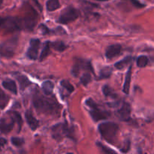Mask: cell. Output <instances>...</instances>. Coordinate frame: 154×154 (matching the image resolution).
<instances>
[{
  "label": "cell",
  "instance_id": "cell-1",
  "mask_svg": "<svg viewBox=\"0 0 154 154\" xmlns=\"http://www.w3.org/2000/svg\"><path fill=\"white\" fill-rule=\"evenodd\" d=\"M32 103L36 111L46 115H59L61 105L53 98H48L41 95L38 92L33 96Z\"/></svg>",
  "mask_w": 154,
  "mask_h": 154
},
{
  "label": "cell",
  "instance_id": "cell-2",
  "mask_svg": "<svg viewBox=\"0 0 154 154\" xmlns=\"http://www.w3.org/2000/svg\"><path fill=\"white\" fill-rule=\"evenodd\" d=\"M22 117L17 111H8L0 119V132L2 133L8 134L11 132L15 123L18 125V132H20L22 126Z\"/></svg>",
  "mask_w": 154,
  "mask_h": 154
},
{
  "label": "cell",
  "instance_id": "cell-3",
  "mask_svg": "<svg viewBox=\"0 0 154 154\" xmlns=\"http://www.w3.org/2000/svg\"><path fill=\"white\" fill-rule=\"evenodd\" d=\"M21 29H26L24 18L17 17H0V30L5 32H14Z\"/></svg>",
  "mask_w": 154,
  "mask_h": 154
},
{
  "label": "cell",
  "instance_id": "cell-4",
  "mask_svg": "<svg viewBox=\"0 0 154 154\" xmlns=\"http://www.w3.org/2000/svg\"><path fill=\"white\" fill-rule=\"evenodd\" d=\"M99 132L102 138L108 142L114 144L117 139L119 132V126L113 122H105L99 124Z\"/></svg>",
  "mask_w": 154,
  "mask_h": 154
},
{
  "label": "cell",
  "instance_id": "cell-5",
  "mask_svg": "<svg viewBox=\"0 0 154 154\" xmlns=\"http://www.w3.org/2000/svg\"><path fill=\"white\" fill-rule=\"evenodd\" d=\"M17 38H13L0 44V57L4 58H11L14 57L17 46Z\"/></svg>",
  "mask_w": 154,
  "mask_h": 154
},
{
  "label": "cell",
  "instance_id": "cell-6",
  "mask_svg": "<svg viewBox=\"0 0 154 154\" xmlns=\"http://www.w3.org/2000/svg\"><path fill=\"white\" fill-rule=\"evenodd\" d=\"M86 104L90 108V114L94 121L97 122L99 121V120H105V119L109 117V113L104 111V110L100 109L96 104V102L92 99H87L86 101Z\"/></svg>",
  "mask_w": 154,
  "mask_h": 154
},
{
  "label": "cell",
  "instance_id": "cell-7",
  "mask_svg": "<svg viewBox=\"0 0 154 154\" xmlns=\"http://www.w3.org/2000/svg\"><path fill=\"white\" fill-rule=\"evenodd\" d=\"M53 138L57 141H61L65 137L73 136V130L66 123H58L52 128Z\"/></svg>",
  "mask_w": 154,
  "mask_h": 154
},
{
  "label": "cell",
  "instance_id": "cell-8",
  "mask_svg": "<svg viewBox=\"0 0 154 154\" xmlns=\"http://www.w3.org/2000/svg\"><path fill=\"white\" fill-rule=\"evenodd\" d=\"M80 13L78 10L73 7H68L65 8L59 17L58 22L62 24H68L75 21L79 17Z\"/></svg>",
  "mask_w": 154,
  "mask_h": 154
},
{
  "label": "cell",
  "instance_id": "cell-9",
  "mask_svg": "<svg viewBox=\"0 0 154 154\" xmlns=\"http://www.w3.org/2000/svg\"><path fill=\"white\" fill-rule=\"evenodd\" d=\"M85 69L87 71H91L93 72V68H92L91 64H90V62L86 61L84 60H76V62L74 64L73 67L72 69V75L75 77H78V75H79L80 72L81 71V69Z\"/></svg>",
  "mask_w": 154,
  "mask_h": 154
},
{
  "label": "cell",
  "instance_id": "cell-10",
  "mask_svg": "<svg viewBox=\"0 0 154 154\" xmlns=\"http://www.w3.org/2000/svg\"><path fill=\"white\" fill-rule=\"evenodd\" d=\"M40 41L37 38H32L30 41V46L26 51V56L30 60H36L38 54Z\"/></svg>",
  "mask_w": 154,
  "mask_h": 154
},
{
  "label": "cell",
  "instance_id": "cell-11",
  "mask_svg": "<svg viewBox=\"0 0 154 154\" xmlns=\"http://www.w3.org/2000/svg\"><path fill=\"white\" fill-rule=\"evenodd\" d=\"M117 116L122 121H129L131 118V106L127 102H124L117 112Z\"/></svg>",
  "mask_w": 154,
  "mask_h": 154
},
{
  "label": "cell",
  "instance_id": "cell-12",
  "mask_svg": "<svg viewBox=\"0 0 154 154\" xmlns=\"http://www.w3.org/2000/svg\"><path fill=\"white\" fill-rule=\"evenodd\" d=\"M122 51V47L120 45H110L106 50L105 52V56H106L107 59H111L117 57L121 54Z\"/></svg>",
  "mask_w": 154,
  "mask_h": 154
},
{
  "label": "cell",
  "instance_id": "cell-13",
  "mask_svg": "<svg viewBox=\"0 0 154 154\" xmlns=\"http://www.w3.org/2000/svg\"><path fill=\"white\" fill-rule=\"evenodd\" d=\"M25 118L26 120L27 123H28L30 129L32 131H35L36 129L38 128L39 126V123L38 120L32 115L31 111H27L25 114Z\"/></svg>",
  "mask_w": 154,
  "mask_h": 154
},
{
  "label": "cell",
  "instance_id": "cell-14",
  "mask_svg": "<svg viewBox=\"0 0 154 154\" xmlns=\"http://www.w3.org/2000/svg\"><path fill=\"white\" fill-rule=\"evenodd\" d=\"M2 87L5 89L8 90L12 93L13 94L16 95L17 93V87L16 82L13 80L6 79L2 81Z\"/></svg>",
  "mask_w": 154,
  "mask_h": 154
},
{
  "label": "cell",
  "instance_id": "cell-15",
  "mask_svg": "<svg viewBox=\"0 0 154 154\" xmlns=\"http://www.w3.org/2000/svg\"><path fill=\"white\" fill-rule=\"evenodd\" d=\"M131 78H132V66H129L127 72L126 74V78H125V82L123 84V93L126 94H129V89H130V82Z\"/></svg>",
  "mask_w": 154,
  "mask_h": 154
},
{
  "label": "cell",
  "instance_id": "cell-16",
  "mask_svg": "<svg viewBox=\"0 0 154 154\" xmlns=\"http://www.w3.org/2000/svg\"><path fill=\"white\" fill-rule=\"evenodd\" d=\"M16 79L17 80V81L19 82L20 87L21 90H24L27 87L30 85L32 84L31 81L25 76V75H18L15 76Z\"/></svg>",
  "mask_w": 154,
  "mask_h": 154
},
{
  "label": "cell",
  "instance_id": "cell-17",
  "mask_svg": "<svg viewBox=\"0 0 154 154\" xmlns=\"http://www.w3.org/2000/svg\"><path fill=\"white\" fill-rule=\"evenodd\" d=\"M54 88V84L52 81H46L43 82L42 85V89L43 93H45L46 96H50L53 93Z\"/></svg>",
  "mask_w": 154,
  "mask_h": 154
},
{
  "label": "cell",
  "instance_id": "cell-18",
  "mask_svg": "<svg viewBox=\"0 0 154 154\" xmlns=\"http://www.w3.org/2000/svg\"><path fill=\"white\" fill-rule=\"evenodd\" d=\"M9 96L0 88V109H4L9 102Z\"/></svg>",
  "mask_w": 154,
  "mask_h": 154
},
{
  "label": "cell",
  "instance_id": "cell-19",
  "mask_svg": "<svg viewBox=\"0 0 154 154\" xmlns=\"http://www.w3.org/2000/svg\"><path fill=\"white\" fill-rule=\"evenodd\" d=\"M60 7L59 0H48L47 2L46 8L48 11H54Z\"/></svg>",
  "mask_w": 154,
  "mask_h": 154
},
{
  "label": "cell",
  "instance_id": "cell-20",
  "mask_svg": "<svg viewBox=\"0 0 154 154\" xmlns=\"http://www.w3.org/2000/svg\"><path fill=\"white\" fill-rule=\"evenodd\" d=\"M51 42H46L44 43L43 48H42V53H41L40 55V60H43L44 59L46 58L50 54V51H51Z\"/></svg>",
  "mask_w": 154,
  "mask_h": 154
},
{
  "label": "cell",
  "instance_id": "cell-21",
  "mask_svg": "<svg viewBox=\"0 0 154 154\" xmlns=\"http://www.w3.org/2000/svg\"><path fill=\"white\" fill-rule=\"evenodd\" d=\"M132 58L131 57H126L124 59H123L120 61L117 62L114 65V67L117 69H123V68H125V66H127L128 64L132 63Z\"/></svg>",
  "mask_w": 154,
  "mask_h": 154
},
{
  "label": "cell",
  "instance_id": "cell-22",
  "mask_svg": "<svg viewBox=\"0 0 154 154\" xmlns=\"http://www.w3.org/2000/svg\"><path fill=\"white\" fill-rule=\"evenodd\" d=\"M51 47L53 49L59 52H63L66 48V45L63 42H53V43H51Z\"/></svg>",
  "mask_w": 154,
  "mask_h": 154
},
{
  "label": "cell",
  "instance_id": "cell-23",
  "mask_svg": "<svg viewBox=\"0 0 154 154\" xmlns=\"http://www.w3.org/2000/svg\"><path fill=\"white\" fill-rule=\"evenodd\" d=\"M149 63L148 57L146 56H140L137 59V66L139 68H144L147 66Z\"/></svg>",
  "mask_w": 154,
  "mask_h": 154
},
{
  "label": "cell",
  "instance_id": "cell-24",
  "mask_svg": "<svg viewBox=\"0 0 154 154\" xmlns=\"http://www.w3.org/2000/svg\"><path fill=\"white\" fill-rule=\"evenodd\" d=\"M102 92H103L104 95L107 97H111V98H116L117 97V95L112 90V89L109 87V86H104L103 88H102Z\"/></svg>",
  "mask_w": 154,
  "mask_h": 154
},
{
  "label": "cell",
  "instance_id": "cell-25",
  "mask_svg": "<svg viewBox=\"0 0 154 154\" xmlns=\"http://www.w3.org/2000/svg\"><path fill=\"white\" fill-rule=\"evenodd\" d=\"M111 73H112V70L111 68L106 67L102 69L100 71V74H99V78L100 79H105V78H108L111 76Z\"/></svg>",
  "mask_w": 154,
  "mask_h": 154
},
{
  "label": "cell",
  "instance_id": "cell-26",
  "mask_svg": "<svg viewBox=\"0 0 154 154\" xmlns=\"http://www.w3.org/2000/svg\"><path fill=\"white\" fill-rule=\"evenodd\" d=\"M91 80H92L91 75H90V73H88V72H86V73H84V75L81 76V84H83V85L87 86V84L91 81Z\"/></svg>",
  "mask_w": 154,
  "mask_h": 154
},
{
  "label": "cell",
  "instance_id": "cell-27",
  "mask_svg": "<svg viewBox=\"0 0 154 154\" xmlns=\"http://www.w3.org/2000/svg\"><path fill=\"white\" fill-rule=\"evenodd\" d=\"M62 87L64 89H66L69 93H73L74 90H75V88H74L73 86L70 84L68 81H66V80H63L60 83Z\"/></svg>",
  "mask_w": 154,
  "mask_h": 154
},
{
  "label": "cell",
  "instance_id": "cell-28",
  "mask_svg": "<svg viewBox=\"0 0 154 154\" xmlns=\"http://www.w3.org/2000/svg\"><path fill=\"white\" fill-rule=\"evenodd\" d=\"M11 141L12 144L16 147H20L24 144V140L21 138H18V137H13L11 138Z\"/></svg>",
  "mask_w": 154,
  "mask_h": 154
},
{
  "label": "cell",
  "instance_id": "cell-29",
  "mask_svg": "<svg viewBox=\"0 0 154 154\" xmlns=\"http://www.w3.org/2000/svg\"><path fill=\"white\" fill-rule=\"evenodd\" d=\"M97 145L99 146V147H100L101 150H102V152H104V153H115V152L113 151L112 150H110V149H108V147H105V146H104L103 144H99V143H98Z\"/></svg>",
  "mask_w": 154,
  "mask_h": 154
},
{
  "label": "cell",
  "instance_id": "cell-30",
  "mask_svg": "<svg viewBox=\"0 0 154 154\" xmlns=\"http://www.w3.org/2000/svg\"><path fill=\"white\" fill-rule=\"evenodd\" d=\"M132 3L133 4V5H135V7L138 8H141L144 7V5L142 4L141 2H140L138 0H131Z\"/></svg>",
  "mask_w": 154,
  "mask_h": 154
},
{
  "label": "cell",
  "instance_id": "cell-31",
  "mask_svg": "<svg viewBox=\"0 0 154 154\" xmlns=\"http://www.w3.org/2000/svg\"><path fill=\"white\" fill-rule=\"evenodd\" d=\"M129 148H130V141H127L126 142V144L123 146V148H121V151L123 153H126V152L129 151Z\"/></svg>",
  "mask_w": 154,
  "mask_h": 154
},
{
  "label": "cell",
  "instance_id": "cell-32",
  "mask_svg": "<svg viewBox=\"0 0 154 154\" xmlns=\"http://www.w3.org/2000/svg\"><path fill=\"white\" fill-rule=\"evenodd\" d=\"M7 144V140L5 139L4 138H0V148L4 147Z\"/></svg>",
  "mask_w": 154,
  "mask_h": 154
},
{
  "label": "cell",
  "instance_id": "cell-33",
  "mask_svg": "<svg viewBox=\"0 0 154 154\" xmlns=\"http://www.w3.org/2000/svg\"><path fill=\"white\" fill-rule=\"evenodd\" d=\"M98 1H102V2H105V1H108V0H98Z\"/></svg>",
  "mask_w": 154,
  "mask_h": 154
},
{
  "label": "cell",
  "instance_id": "cell-34",
  "mask_svg": "<svg viewBox=\"0 0 154 154\" xmlns=\"http://www.w3.org/2000/svg\"><path fill=\"white\" fill-rule=\"evenodd\" d=\"M0 150H1V148H0Z\"/></svg>",
  "mask_w": 154,
  "mask_h": 154
}]
</instances>
